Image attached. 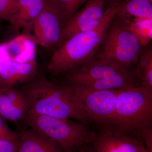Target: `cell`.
<instances>
[{"label": "cell", "mask_w": 152, "mask_h": 152, "mask_svg": "<svg viewBox=\"0 0 152 152\" xmlns=\"http://www.w3.org/2000/svg\"><path fill=\"white\" fill-rule=\"evenodd\" d=\"M121 4L107 8L96 28L74 35L58 48L47 66L48 72L55 75L67 72L94 59Z\"/></svg>", "instance_id": "obj_1"}, {"label": "cell", "mask_w": 152, "mask_h": 152, "mask_svg": "<svg viewBox=\"0 0 152 152\" xmlns=\"http://www.w3.org/2000/svg\"><path fill=\"white\" fill-rule=\"evenodd\" d=\"M20 89L29 102L30 113L75 120L83 124L90 122L74 103L64 85L55 84L45 75H37Z\"/></svg>", "instance_id": "obj_2"}, {"label": "cell", "mask_w": 152, "mask_h": 152, "mask_svg": "<svg viewBox=\"0 0 152 152\" xmlns=\"http://www.w3.org/2000/svg\"><path fill=\"white\" fill-rule=\"evenodd\" d=\"M152 126V91L139 84L118 90L111 130L132 135Z\"/></svg>", "instance_id": "obj_3"}, {"label": "cell", "mask_w": 152, "mask_h": 152, "mask_svg": "<svg viewBox=\"0 0 152 152\" xmlns=\"http://www.w3.org/2000/svg\"><path fill=\"white\" fill-rule=\"evenodd\" d=\"M26 121L30 129L54 143L64 152H74L90 143L95 133L83 123L28 112Z\"/></svg>", "instance_id": "obj_4"}, {"label": "cell", "mask_w": 152, "mask_h": 152, "mask_svg": "<svg viewBox=\"0 0 152 152\" xmlns=\"http://www.w3.org/2000/svg\"><path fill=\"white\" fill-rule=\"evenodd\" d=\"M142 48L127 23L114 18L96 58L129 69L137 64Z\"/></svg>", "instance_id": "obj_5"}, {"label": "cell", "mask_w": 152, "mask_h": 152, "mask_svg": "<svg viewBox=\"0 0 152 152\" xmlns=\"http://www.w3.org/2000/svg\"><path fill=\"white\" fill-rule=\"evenodd\" d=\"M65 87L74 103L90 122L112 129L118 90L99 91L68 84Z\"/></svg>", "instance_id": "obj_6"}, {"label": "cell", "mask_w": 152, "mask_h": 152, "mask_svg": "<svg viewBox=\"0 0 152 152\" xmlns=\"http://www.w3.org/2000/svg\"><path fill=\"white\" fill-rule=\"evenodd\" d=\"M65 24L63 14L56 1L46 0L43 9L31 28L33 34L29 35L36 45L44 48L58 46Z\"/></svg>", "instance_id": "obj_7"}, {"label": "cell", "mask_w": 152, "mask_h": 152, "mask_svg": "<svg viewBox=\"0 0 152 152\" xmlns=\"http://www.w3.org/2000/svg\"><path fill=\"white\" fill-rule=\"evenodd\" d=\"M106 0H88L82 8L66 23L57 47L61 46L69 38L77 33L94 29L103 17Z\"/></svg>", "instance_id": "obj_8"}, {"label": "cell", "mask_w": 152, "mask_h": 152, "mask_svg": "<svg viewBox=\"0 0 152 152\" xmlns=\"http://www.w3.org/2000/svg\"><path fill=\"white\" fill-rule=\"evenodd\" d=\"M129 69L115 63L95 58L88 63L67 72L68 84L77 86L86 82L107 78L129 71Z\"/></svg>", "instance_id": "obj_9"}, {"label": "cell", "mask_w": 152, "mask_h": 152, "mask_svg": "<svg viewBox=\"0 0 152 152\" xmlns=\"http://www.w3.org/2000/svg\"><path fill=\"white\" fill-rule=\"evenodd\" d=\"M92 152H149L140 139L106 129L95 134L90 142Z\"/></svg>", "instance_id": "obj_10"}, {"label": "cell", "mask_w": 152, "mask_h": 152, "mask_svg": "<svg viewBox=\"0 0 152 152\" xmlns=\"http://www.w3.org/2000/svg\"><path fill=\"white\" fill-rule=\"evenodd\" d=\"M36 60L20 63L7 56L0 45V88L15 87L31 81L37 75Z\"/></svg>", "instance_id": "obj_11"}, {"label": "cell", "mask_w": 152, "mask_h": 152, "mask_svg": "<svg viewBox=\"0 0 152 152\" xmlns=\"http://www.w3.org/2000/svg\"><path fill=\"white\" fill-rule=\"evenodd\" d=\"M0 45L7 56L17 62L26 63L36 60L37 45L28 34L19 35Z\"/></svg>", "instance_id": "obj_12"}, {"label": "cell", "mask_w": 152, "mask_h": 152, "mask_svg": "<svg viewBox=\"0 0 152 152\" xmlns=\"http://www.w3.org/2000/svg\"><path fill=\"white\" fill-rule=\"evenodd\" d=\"M17 152H64L57 145L30 129L18 132Z\"/></svg>", "instance_id": "obj_13"}, {"label": "cell", "mask_w": 152, "mask_h": 152, "mask_svg": "<svg viewBox=\"0 0 152 152\" xmlns=\"http://www.w3.org/2000/svg\"><path fill=\"white\" fill-rule=\"evenodd\" d=\"M140 85L134 72L129 70L107 78L86 82L77 86L94 90H118L135 85Z\"/></svg>", "instance_id": "obj_14"}, {"label": "cell", "mask_w": 152, "mask_h": 152, "mask_svg": "<svg viewBox=\"0 0 152 152\" xmlns=\"http://www.w3.org/2000/svg\"><path fill=\"white\" fill-rule=\"evenodd\" d=\"M152 4L148 0H129L121 4L116 15L125 21L135 18H152Z\"/></svg>", "instance_id": "obj_15"}, {"label": "cell", "mask_w": 152, "mask_h": 152, "mask_svg": "<svg viewBox=\"0 0 152 152\" xmlns=\"http://www.w3.org/2000/svg\"><path fill=\"white\" fill-rule=\"evenodd\" d=\"M145 48L141 50L134 72L140 85L152 91V50L151 48Z\"/></svg>", "instance_id": "obj_16"}, {"label": "cell", "mask_w": 152, "mask_h": 152, "mask_svg": "<svg viewBox=\"0 0 152 152\" xmlns=\"http://www.w3.org/2000/svg\"><path fill=\"white\" fill-rule=\"evenodd\" d=\"M125 21L142 47H146L152 40V18H135Z\"/></svg>", "instance_id": "obj_17"}, {"label": "cell", "mask_w": 152, "mask_h": 152, "mask_svg": "<svg viewBox=\"0 0 152 152\" xmlns=\"http://www.w3.org/2000/svg\"><path fill=\"white\" fill-rule=\"evenodd\" d=\"M29 102L26 95L15 87L0 88V108L15 104Z\"/></svg>", "instance_id": "obj_18"}, {"label": "cell", "mask_w": 152, "mask_h": 152, "mask_svg": "<svg viewBox=\"0 0 152 152\" xmlns=\"http://www.w3.org/2000/svg\"><path fill=\"white\" fill-rule=\"evenodd\" d=\"M61 11L65 23L88 0H55Z\"/></svg>", "instance_id": "obj_19"}, {"label": "cell", "mask_w": 152, "mask_h": 152, "mask_svg": "<svg viewBox=\"0 0 152 152\" xmlns=\"http://www.w3.org/2000/svg\"><path fill=\"white\" fill-rule=\"evenodd\" d=\"M18 0H0V19L10 22L17 12Z\"/></svg>", "instance_id": "obj_20"}, {"label": "cell", "mask_w": 152, "mask_h": 152, "mask_svg": "<svg viewBox=\"0 0 152 152\" xmlns=\"http://www.w3.org/2000/svg\"><path fill=\"white\" fill-rule=\"evenodd\" d=\"M18 132L11 130L6 120L0 116V140H13L18 138Z\"/></svg>", "instance_id": "obj_21"}, {"label": "cell", "mask_w": 152, "mask_h": 152, "mask_svg": "<svg viewBox=\"0 0 152 152\" xmlns=\"http://www.w3.org/2000/svg\"><path fill=\"white\" fill-rule=\"evenodd\" d=\"M137 134L140 137L148 151L152 152V128L143 129L139 132Z\"/></svg>", "instance_id": "obj_22"}, {"label": "cell", "mask_w": 152, "mask_h": 152, "mask_svg": "<svg viewBox=\"0 0 152 152\" xmlns=\"http://www.w3.org/2000/svg\"><path fill=\"white\" fill-rule=\"evenodd\" d=\"M18 139L0 140V152H17Z\"/></svg>", "instance_id": "obj_23"}, {"label": "cell", "mask_w": 152, "mask_h": 152, "mask_svg": "<svg viewBox=\"0 0 152 152\" xmlns=\"http://www.w3.org/2000/svg\"><path fill=\"white\" fill-rule=\"evenodd\" d=\"M80 151L79 152H92L91 151L90 148H85V147H82L80 148Z\"/></svg>", "instance_id": "obj_24"}, {"label": "cell", "mask_w": 152, "mask_h": 152, "mask_svg": "<svg viewBox=\"0 0 152 152\" xmlns=\"http://www.w3.org/2000/svg\"><path fill=\"white\" fill-rule=\"evenodd\" d=\"M150 2H151V3H152V0H148Z\"/></svg>", "instance_id": "obj_25"}, {"label": "cell", "mask_w": 152, "mask_h": 152, "mask_svg": "<svg viewBox=\"0 0 152 152\" xmlns=\"http://www.w3.org/2000/svg\"><path fill=\"white\" fill-rule=\"evenodd\" d=\"M1 23H0V31H1Z\"/></svg>", "instance_id": "obj_26"}]
</instances>
